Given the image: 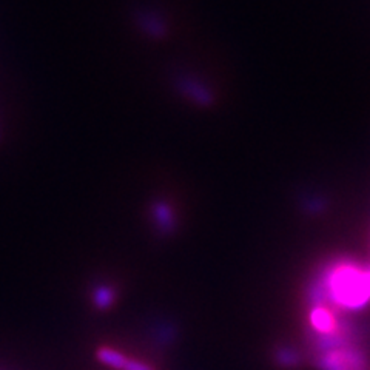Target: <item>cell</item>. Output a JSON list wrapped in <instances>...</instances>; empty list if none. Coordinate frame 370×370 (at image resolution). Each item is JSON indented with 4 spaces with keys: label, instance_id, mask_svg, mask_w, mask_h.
Here are the masks:
<instances>
[{
    "label": "cell",
    "instance_id": "1",
    "mask_svg": "<svg viewBox=\"0 0 370 370\" xmlns=\"http://www.w3.org/2000/svg\"><path fill=\"white\" fill-rule=\"evenodd\" d=\"M324 289L331 303L344 310H361L370 304V267L341 262L329 270Z\"/></svg>",
    "mask_w": 370,
    "mask_h": 370
},
{
    "label": "cell",
    "instance_id": "2",
    "mask_svg": "<svg viewBox=\"0 0 370 370\" xmlns=\"http://www.w3.org/2000/svg\"><path fill=\"white\" fill-rule=\"evenodd\" d=\"M322 370H369L364 357L353 349H331L321 361Z\"/></svg>",
    "mask_w": 370,
    "mask_h": 370
},
{
    "label": "cell",
    "instance_id": "3",
    "mask_svg": "<svg viewBox=\"0 0 370 370\" xmlns=\"http://www.w3.org/2000/svg\"><path fill=\"white\" fill-rule=\"evenodd\" d=\"M308 320L316 334L324 336H335L338 334V320L334 310L327 306L316 304L310 310Z\"/></svg>",
    "mask_w": 370,
    "mask_h": 370
},
{
    "label": "cell",
    "instance_id": "4",
    "mask_svg": "<svg viewBox=\"0 0 370 370\" xmlns=\"http://www.w3.org/2000/svg\"><path fill=\"white\" fill-rule=\"evenodd\" d=\"M153 218L154 224H156L158 230L162 235H172L176 227L174 214L172 212V208L165 204H156L153 207Z\"/></svg>",
    "mask_w": 370,
    "mask_h": 370
},
{
    "label": "cell",
    "instance_id": "5",
    "mask_svg": "<svg viewBox=\"0 0 370 370\" xmlns=\"http://www.w3.org/2000/svg\"><path fill=\"white\" fill-rule=\"evenodd\" d=\"M97 361L102 362L104 366L111 367L116 370H123L125 369V364L128 361L127 355H123L122 352L111 349V347H100V349L96 352Z\"/></svg>",
    "mask_w": 370,
    "mask_h": 370
},
{
    "label": "cell",
    "instance_id": "6",
    "mask_svg": "<svg viewBox=\"0 0 370 370\" xmlns=\"http://www.w3.org/2000/svg\"><path fill=\"white\" fill-rule=\"evenodd\" d=\"M91 301L97 310H108L116 301V292L111 285L99 284L91 292Z\"/></svg>",
    "mask_w": 370,
    "mask_h": 370
},
{
    "label": "cell",
    "instance_id": "7",
    "mask_svg": "<svg viewBox=\"0 0 370 370\" xmlns=\"http://www.w3.org/2000/svg\"><path fill=\"white\" fill-rule=\"evenodd\" d=\"M276 359H278V362H280L281 366H293L296 362L295 353L290 352L289 349H284L281 352H278L276 353Z\"/></svg>",
    "mask_w": 370,
    "mask_h": 370
},
{
    "label": "cell",
    "instance_id": "8",
    "mask_svg": "<svg viewBox=\"0 0 370 370\" xmlns=\"http://www.w3.org/2000/svg\"><path fill=\"white\" fill-rule=\"evenodd\" d=\"M123 370H153V369H151V366H149L144 361L128 358L127 364H125V369H123Z\"/></svg>",
    "mask_w": 370,
    "mask_h": 370
}]
</instances>
